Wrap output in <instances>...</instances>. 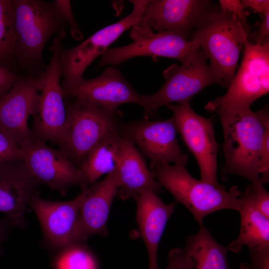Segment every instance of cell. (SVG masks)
Here are the masks:
<instances>
[{"label": "cell", "instance_id": "1", "mask_svg": "<svg viewBox=\"0 0 269 269\" xmlns=\"http://www.w3.org/2000/svg\"><path fill=\"white\" fill-rule=\"evenodd\" d=\"M249 34V25L243 23L235 14L212 8L192 32L190 40L199 45L209 59L220 85L227 88Z\"/></svg>", "mask_w": 269, "mask_h": 269}, {"label": "cell", "instance_id": "2", "mask_svg": "<svg viewBox=\"0 0 269 269\" xmlns=\"http://www.w3.org/2000/svg\"><path fill=\"white\" fill-rule=\"evenodd\" d=\"M219 119L224 137L222 174L238 175L252 184L262 183L259 161L265 129L269 125L268 107L257 112L246 109Z\"/></svg>", "mask_w": 269, "mask_h": 269}, {"label": "cell", "instance_id": "3", "mask_svg": "<svg viewBox=\"0 0 269 269\" xmlns=\"http://www.w3.org/2000/svg\"><path fill=\"white\" fill-rule=\"evenodd\" d=\"M15 42L14 58L27 70L42 66L44 47L51 36L64 38L67 23L54 1L12 0Z\"/></svg>", "mask_w": 269, "mask_h": 269}, {"label": "cell", "instance_id": "4", "mask_svg": "<svg viewBox=\"0 0 269 269\" xmlns=\"http://www.w3.org/2000/svg\"><path fill=\"white\" fill-rule=\"evenodd\" d=\"M186 163L159 164L150 167L154 179L183 205L193 215L199 226L209 214L224 209L239 211L241 192L236 185L228 191L193 177Z\"/></svg>", "mask_w": 269, "mask_h": 269}, {"label": "cell", "instance_id": "5", "mask_svg": "<svg viewBox=\"0 0 269 269\" xmlns=\"http://www.w3.org/2000/svg\"><path fill=\"white\" fill-rule=\"evenodd\" d=\"M66 117L59 148L79 169L91 150L119 132L123 114L110 113L74 98H65Z\"/></svg>", "mask_w": 269, "mask_h": 269}, {"label": "cell", "instance_id": "6", "mask_svg": "<svg viewBox=\"0 0 269 269\" xmlns=\"http://www.w3.org/2000/svg\"><path fill=\"white\" fill-rule=\"evenodd\" d=\"M243 58L227 92L208 102L204 109L219 119L250 108L252 104L269 92V42H251L243 47Z\"/></svg>", "mask_w": 269, "mask_h": 269}, {"label": "cell", "instance_id": "7", "mask_svg": "<svg viewBox=\"0 0 269 269\" xmlns=\"http://www.w3.org/2000/svg\"><path fill=\"white\" fill-rule=\"evenodd\" d=\"M207 59L198 48L181 60V65L174 64L166 68L163 72L165 83L161 88L152 95H140L139 106L143 109V118L148 119L162 106L189 102L208 86L220 85Z\"/></svg>", "mask_w": 269, "mask_h": 269}, {"label": "cell", "instance_id": "8", "mask_svg": "<svg viewBox=\"0 0 269 269\" xmlns=\"http://www.w3.org/2000/svg\"><path fill=\"white\" fill-rule=\"evenodd\" d=\"M62 38L55 36L49 47L51 55L45 70L39 75L38 96L30 132L33 139L58 144L63 132L66 111L60 77Z\"/></svg>", "mask_w": 269, "mask_h": 269}, {"label": "cell", "instance_id": "9", "mask_svg": "<svg viewBox=\"0 0 269 269\" xmlns=\"http://www.w3.org/2000/svg\"><path fill=\"white\" fill-rule=\"evenodd\" d=\"M133 4L131 13L125 18L98 30L78 45L62 48L60 53L61 88L68 87L81 79L86 69L99 56L102 55L126 30L141 20L148 0H130Z\"/></svg>", "mask_w": 269, "mask_h": 269}, {"label": "cell", "instance_id": "10", "mask_svg": "<svg viewBox=\"0 0 269 269\" xmlns=\"http://www.w3.org/2000/svg\"><path fill=\"white\" fill-rule=\"evenodd\" d=\"M166 107L173 112L177 133L196 159L200 180L216 186H222L217 177L219 144L212 118L199 115L192 109L189 102Z\"/></svg>", "mask_w": 269, "mask_h": 269}, {"label": "cell", "instance_id": "11", "mask_svg": "<svg viewBox=\"0 0 269 269\" xmlns=\"http://www.w3.org/2000/svg\"><path fill=\"white\" fill-rule=\"evenodd\" d=\"M120 136L131 141L143 157L150 161V167L159 164H187L188 155L178 145L174 117L163 121L147 119L122 123Z\"/></svg>", "mask_w": 269, "mask_h": 269}, {"label": "cell", "instance_id": "12", "mask_svg": "<svg viewBox=\"0 0 269 269\" xmlns=\"http://www.w3.org/2000/svg\"><path fill=\"white\" fill-rule=\"evenodd\" d=\"M131 44L108 48L102 55L99 67L114 66L129 59L143 56L164 57L182 60L199 48L193 41L187 40L172 32L162 31L154 33L152 29L135 25L132 28Z\"/></svg>", "mask_w": 269, "mask_h": 269}, {"label": "cell", "instance_id": "13", "mask_svg": "<svg viewBox=\"0 0 269 269\" xmlns=\"http://www.w3.org/2000/svg\"><path fill=\"white\" fill-rule=\"evenodd\" d=\"M23 150V160L40 185L45 184L64 196L73 186L78 185L81 189L88 186L81 170L60 149L48 146L44 141L34 139Z\"/></svg>", "mask_w": 269, "mask_h": 269}, {"label": "cell", "instance_id": "14", "mask_svg": "<svg viewBox=\"0 0 269 269\" xmlns=\"http://www.w3.org/2000/svg\"><path fill=\"white\" fill-rule=\"evenodd\" d=\"M38 82L39 75L19 77L0 100V131L22 149L34 140L28 120L35 110Z\"/></svg>", "mask_w": 269, "mask_h": 269}, {"label": "cell", "instance_id": "15", "mask_svg": "<svg viewBox=\"0 0 269 269\" xmlns=\"http://www.w3.org/2000/svg\"><path fill=\"white\" fill-rule=\"evenodd\" d=\"M65 98H74L116 113L122 104L140 105V95L132 87L120 71L112 67L107 68L97 77L81 79L74 84L61 88Z\"/></svg>", "mask_w": 269, "mask_h": 269}, {"label": "cell", "instance_id": "16", "mask_svg": "<svg viewBox=\"0 0 269 269\" xmlns=\"http://www.w3.org/2000/svg\"><path fill=\"white\" fill-rule=\"evenodd\" d=\"M213 8L207 0H148L136 25L160 32H172L190 40L192 32Z\"/></svg>", "mask_w": 269, "mask_h": 269}, {"label": "cell", "instance_id": "17", "mask_svg": "<svg viewBox=\"0 0 269 269\" xmlns=\"http://www.w3.org/2000/svg\"><path fill=\"white\" fill-rule=\"evenodd\" d=\"M87 187L81 188L80 193L69 201L46 200L39 196V192L32 197L29 206L40 224L42 244L52 254L71 244Z\"/></svg>", "mask_w": 269, "mask_h": 269}, {"label": "cell", "instance_id": "18", "mask_svg": "<svg viewBox=\"0 0 269 269\" xmlns=\"http://www.w3.org/2000/svg\"><path fill=\"white\" fill-rule=\"evenodd\" d=\"M119 185L116 169L102 180L86 188L70 245L84 244L94 235H107L108 217Z\"/></svg>", "mask_w": 269, "mask_h": 269}, {"label": "cell", "instance_id": "19", "mask_svg": "<svg viewBox=\"0 0 269 269\" xmlns=\"http://www.w3.org/2000/svg\"><path fill=\"white\" fill-rule=\"evenodd\" d=\"M39 185L23 159L0 161V212L11 227L25 228L26 210Z\"/></svg>", "mask_w": 269, "mask_h": 269}, {"label": "cell", "instance_id": "20", "mask_svg": "<svg viewBox=\"0 0 269 269\" xmlns=\"http://www.w3.org/2000/svg\"><path fill=\"white\" fill-rule=\"evenodd\" d=\"M135 201L136 220L147 250L148 269H159L157 262L158 245L176 203L166 204L150 190L142 192Z\"/></svg>", "mask_w": 269, "mask_h": 269}, {"label": "cell", "instance_id": "21", "mask_svg": "<svg viewBox=\"0 0 269 269\" xmlns=\"http://www.w3.org/2000/svg\"><path fill=\"white\" fill-rule=\"evenodd\" d=\"M116 170L120 184L117 196L122 200H136L146 190L156 194L162 192L161 186L153 177L143 155L127 139H122Z\"/></svg>", "mask_w": 269, "mask_h": 269}, {"label": "cell", "instance_id": "22", "mask_svg": "<svg viewBox=\"0 0 269 269\" xmlns=\"http://www.w3.org/2000/svg\"><path fill=\"white\" fill-rule=\"evenodd\" d=\"M240 199V232L237 238L227 246L229 251L237 253L244 246L250 249L269 245V218L258 210L248 187Z\"/></svg>", "mask_w": 269, "mask_h": 269}, {"label": "cell", "instance_id": "23", "mask_svg": "<svg viewBox=\"0 0 269 269\" xmlns=\"http://www.w3.org/2000/svg\"><path fill=\"white\" fill-rule=\"evenodd\" d=\"M184 248L191 257L193 269H229L228 247L218 243L203 225L186 237Z\"/></svg>", "mask_w": 269, "mask_h": 269}, {"label": "cell", "instance_id": "24", "mask_svg": "<svg viewBox=\"0 0 269 269\" xmlns=\"http://www.w3.org/2000/svg\"><path fill=\"white\" fill-rule=\"evenodd\" d=\"M122 139L118 132L113 133L102 139L87 155L80 169L88 184L95 183L101 176L117 168Z\"/></svg>", "mask_w": 269, "mask_h": 269}, {"label": "cell", "instance_id": "25", "mask_svg": "<svg viewBox=\"0 0 269 269\" xmlns=\"http://www.w3.org/2000/svg\"><path fill=\"white\" fill-rule=\"evenodd\" d=\"M15 32L12 0H0V65L8 68L15 61Z\"/></svg>", "mask_w": 269, "mask_h": 269}, {"label": "cell", "instance_id": "26", "mask_svg": "<svg viewBox=\"0 0 269 269\" xmlns=\"http://www.w3.org/2000/svg\"><path fill=\"white\" fill-rule=\"evenodd\" d=\"M52 255L53 269H96L85 243L69 245Z\"/></svg>", "mask_w": 269, "mask_h": 269}, {"label": "cell", "instance_id": "27", "mask_svg": "<svg viewBox=\"0 0 269 269\" xmlns=\"http://www.w3.org/2000/svg\"><path fill=\"white\" fill-rule=\"evenodd\" d=\"M167 260L168 264L165 269H193V260L184 248L171 250L168 254Z\"/></svg>", "mask_w": 269, "mask_h": 269}, {"label": "cell", "instance_id": "28", "mask_svg": "<svg viewBox=\"0 0 269 269\" xmlns=\"http://www.w3.org/2000/svg\"><path fill=\"white\" fill-rule=\"evenodd\" d=\"M251 262L242 264V269H269V245L249 249Z\"/></svg>", "mask_w": 269, "mask_h": 269}, {"label": "cell", "instance_id": "29", "mask_svg": "<svg viewBox=\"0 0 269 269\" xmlns=\"http://www.w3.org/2000/svg\"><path fill=\"white\" fill-rule=\"evenodd\" d=\"M59 12L63 20L70 27V32L72 37L76 40L83 38L77 22L75 20L71 6V2L68 0H56L53 1Z\"/></svg>", "mask_w": 269, "mask_h": 269}, {"label": "cell", "instance_id": "30", "mask_svg": "<svg viewBox=\"0 0 269 269\" xmlns=\"http://www.w3.org/2000/svg\"><path fill=\"white\" fill-rule=\"evenodd\" d=\"M259 170L262 183L266 184L269 181V125L265 129L261 148Z\"/></svg>", "mask_w": 269, "mask_h": 269}, {"label": "cell", "instance_id": "31", "mask_svg": "<svg viewBox=\"0 0 269 269\" xmlns=\"http://www.w3.org/2000/svg\"><path fill=\"white\" fill-rule=\"evenodd\" d=\"M23 150L0 131V161L23 159Z\"/></svg>", "mask_w": 269, "mask_h": 269}, {"label": "cell", "instance_id": "32", "mask_svg": "<svg viewBox=\"0 0 269 269\" xmlns=\"http://www.w3.org/2000/svg\"><path fill=\"white\" fill-rule=\"evenodd\" d=\"M248 187L258 210L264 215L269 218V194L264 187L263 184L250 183Z\"/></svg>", "mask_w": 269, "mask_h": 269}, {"label": "cell", "instance_id": "33", "mask_svg": "<svg viewBox=\"0 0 269 269\" xmlns=\"http://www.w3.org/2000/svg\"><path fill=\"white\" fill-rule=\"evenodd\" d=\"M221 10L235 14L244 24H248L247 17L249 13L245 10L241 1L239 0H220Z\"/></svg>", "mask_w": 269, "mask_h": 269}, {"label": "cell", "instance_id": "34", "mask_svg": "<svg viewBox=\"0 0 269 269\" xmlns=\"http://www.w3.org/2000/svg\"><path fill=\"white\" fill-rule=\"evenodd\" d=\"M262 18L257 26L256 32L249 37H251L254 43L263 44L269 42V11L262 15Z\"/></svg>", "mask_w": 269, "mask_h": 269}, {"label": "cell", "instance_id": "35", "mask_svg": "<svg viewBox=\"0 0 269 269\" xmlns=\"http://www.w3.org/2000/svg\"><path fill=\"white\" fill-rule=\"evenodd\" d=\"M19 77L0 65V100L11 89Z\"/></svg>", "mask_w": 269, "mask_h": 269}, {"label": "cell", "instance_id": "36", "mask_svg": "<svg viewBox=\"0 0 269 269\" xmlns=\"http://www.w3.org/2000/svg\"><path fill=\"white\" fill-rule=\"evenodd\" d=\"M241 2L245 8L250 7L262 15L269 11V0H243Z\"/></svg>", "mask_w": 269, "mask_h": 269}, {"label": "cell", "instance_id": "37", "mask_svg": "<svg viewBox=\"0 0 269 269\" xmlns=\"http://www.w3.org/2000/svg\"><path fill=\"white\" fill-rule=\"evenodd\" d=\"M8 220L5 218L0 219V255L2 254V246L7 238L10 228Z\"/></svg>", "mask_w": 269, "mask_h": 269}]
</instances>
